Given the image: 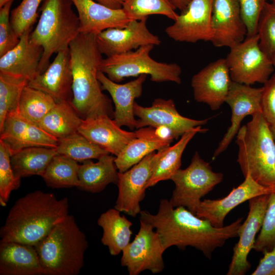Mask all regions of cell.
I'll list each match as a JSON object with an SVG mask.
<instances>
[{
  "mask_svg": "<svg viewBox=\"0 0 275 275\" xmlns=\"http://www.w3.org/2000/svg\"><path fill=\"white\" fill-rule=\"evenodd\" d=\"M140 220L152 225L165 250L172 246L184 250L191 246L211 259L213 252L227 240L238 237L242 218L221 228L213 226L183 206L174 207L169 200L160 201L157 213L141 211Z\"/></svg>",
  "mask_w": 275,
  "mask_h": 275,
  "instance_id": "1",
  "label": "cell"
},
{
  "mask_svg": "<svg viewBox=\"0 0 275 275\" xmlns=\"http://www.w3.org/2000/svg\"><path fill=\"white\" fill-rule=\"evenodd\" d=\"M69 202L36 190L18 199L1 228V241L35 246L68 215Z\"/></svg>",
  "mask_w": 275,
  "mask_h": 275,
  "instance_id": "2",
  "label": "cell"
},
{
  "mask_svg": "<svg viewBox=\"0 0 275 275\" xmlns=\"http://www.w3.org/2000/svg\"><path fill=\"white\" fill-rule=\"evenodd\" d=\"M96 36L79 33L69 45L72 73L71 102L83 119L114 115L111 101L102 93L97 77L103 58Z\"/></svg>",
  "mask_w": 275,
  "mask_h": 275,
  "instance_id": "3",
  "label": "cell"
},
{
  "mask_svg": "<svg viewBox=\"0 0 275 275\" xmlns=\"http://www.w3.org/2000/svg\"><path fill=\"white\" fill-rule=\"evenodd\" d=\"M35 247L43 275H77L88 242L74 216L68 214Z\"/></svg>",
  "mask_w": 275,
  "mask_h": 275,
  "instance_id": "4",
  "label": "cell"
},
{
  "mask_svg": "<svg viewBox=\"0 0 275 275\" xmlns=\"http://www.w3.org/2000/svg\"><path fill=\"white\" fill-rule=\"evenodd\" d=\"M236 143L237 161L244 177L249 174L259 184L275 189V141L261 112L240 128Z\"/></svg>",
  "mask_w": 275,
  "mask_h": 275,
  "instance_id": "5",
  "label": "cell"
},
{
  "mask_svg": "<svg viewBox=\"0 0 275 275\" xmlns=\"http://www.w3.org/2000/svg\"><path fill=\"white\" fill-rule=\"evenodd\" d=\"M71 0H44L38 23L30 35V40L42 47L39 74L45 71L53 53L69 48L80 33L77 15Z\"/></svg>",
  "mask_w": 275,
  "mask_h": 275,
  "instance_id": "6",
  "label": "cell"
},
{
  "mask_svg": "<svg viewBox=\"0 0 275 275\" xmlns=\"http://www.w3.org/2000/svg\"><path fill=\"white\" fill-rule=\"evenodd\" d=\"M153 45H147L129 52L107 57L103 59L99 71L113 81L119 82L124 78L149 75L150 80L161 82H181L180 66L175 63L159 62L150 56Z\"/></svg>",
  "mask_w": 275,
  "mask_h": 275,
  "instance_id": "7",
  "label": "cell"
},
{
  "mask_svg": "<svg viewBox=\"0 0 275 275\" xmlns=\"http://www.w3.org/2000/svg\"><path fill=\"white\" fill-rule=\"evenodd\" d=\"M223 177L196 152L189 165L179 169L171 178L175 187L169 201L174 207L183 206L196 214L201 198L220 183Z\"/></svg>",
  "mask_w": 275,
  "mask_h": 275,
  "instance_id": "8",
  "label": "cell"
},
{
  "mask_svg": "<svg viewBox=\"0 0 275 275\" xmlns=\"http://www.w3.org/2000/svg\"><path fill=\"white\" fill-rule=\"evenodd\" d=\"M226 60L232 81L265 84L274 71L271 58L261 49L257 34L230 48Z\"/></svg>",
  "mask_w": 275,
  "mask_h": 275,
  "instance_id": "9",
  "label": "cell"
},
{
  "mask_svg": "<svg viewBox=\"0 0 275 275\" xmlns=\"http://www.w3.org/2000/svg\"><path fill=\"white\" fill-rule=\"evenodd\" d=\"M140 221L138 234L122 252L121 264L127 268L129 275H138L146 270L160 273L164 268L162 255L165 250L153 227Z\"/></svg>",
  "mask_w": 275,
  "mask_h": 275,
  "instance_id": "10",
  "label": "cell"
},
{
  "mask_svg": "<svg viewBox=\"0 0 275 275\" xmlns=\"http://www.w3.org/2000/svg\"><path fill=\"white\" fill-rule=\"evenodd\" d=\"M161 149L157 152L150 153L128 170L119 172L118 195L115 209L132 217L140 214V203L145 197L147 185L160 155Z\"/></svg>",
  "mask_w": 275,
  "mask_h": 275,
  "instance_id": "11",
  "label": "cell"
},
{
  "mask_svg": "<svg viewBox=\"0 0 275 275\" xmlns=\"http://www.w3.org/2000/svg\"><path fill=\"white\" fill-rule=\"evenodd\" d=\"M213 0H191L173 24L166 28L165 33L177 42L195 43L199 41H211L213 36Z\"/></svg>",
  "mask_w": 275,
  "mask_h": 275,
  "instance_id": "12",
  "label": "cell"
},
{
  "mask_svg": "<svg viewBox=\"0 0 275 275\" xmlns=\"http://www.w3.org/2000/svg\"><path fill=\"white\" fill-rule=\"evenodd\" d=\"M269 195H262L249 200V213L239 227V240L233 248L227 275H244L250 269L251 264L248 257L254 248L256 235L262 227Z\"/></svg>",
  "mask_w": 275,
  "mask_h": 275,
  "instance_id": "13",
  "label": "cell"
},
{
  "mask_svg": "<svg viewBox=\"0 0 275 275\" xmlns=\"http://www.w3.org/2000/svg\"><path fill=\"white\" fill-rule=\"evenodd\" d=\"M232 81L226 58L219 59L193 76L191 86L194 99L216 111L226 102Z\"/></svg>",
  "mask_w": 275,
  "mask_h": 275,
  "instance_id": "14",
  "label": "cell"
},
{
  "mask_svg": "<svg viewBox=\"0 0 275 275\" xmlns=\"http://www.w3.org/2000/svg\"><path fill=\"white\" fill-rule=\"evenodd\" d=\"M147 20H131L123 28H110L97 34L96 40L101 53L109 57L145 45H159L161 41L148 30Z\"/></svg>",
  "mask_w": 275,
  "mask_h": 275,
  "instance_id": "15",
  "label": "cell"
},
{
  "mask_svg": "<svg viewBox=\"0 0 275 275\" xmlns=\"http://www.w3.org/2000/svg\"><path fill=\"white\" fill-rule=\"evenodd\" d=\"M263 90V87L254 88L251 85L232 81L225 102L231 109V124L215 149L213 159L227 149L247 116L262 113Z\"/></svg>",
  "mask_w": 275,
  "mask_h": 275,
  "instance_id": "16",
  "label": "cell"
},
{
  "mask_svg": "<svg viewBox=\"0 0 275 275\" xmlns=\"http://www.w3.org/2000/svg\"><path fill=\"white\" fill-rule=\"evenodd\" d=\"M274 192L275 189L259 184L248 174L244 180L224 198L201 201L196 214L209 221L213 226L221 228L224 226L227 214L238 205L252 198Z\"/></svg>",
  "mask_w": 275,
  "mask_h": 275,
  "instance_id": "17",
  "label": "cell"
},
{
  "mask_svg": "<svg viewBox=\"0 0 275 275\" xmlns=\"http://www.w3.org/2000/svg\"><path fill=\"white\" fill-rule=\"evenodd\" d=\"M0 140L11 155L29 147L56 148L59 140L24 118L18 111L9 113L0 130Z\"/></svg>",
  "mask_w": 275,
  "mask_h": 275,
  "instance_id": "18",
  "label": "cell"
},
{
  "mask_svg": "<svg viewBox=\"0 0 275 275\" xmlns=\"http://www.w3.org/2000/svg\"><path fill=\"white\" fill-rule=\"evenodd\" d=\"M133 112L138 117L136 129L146 126H165L179 137L199 126L206 124L210 119L195 120L181 115L171 99H155L149 107L142 106L135 102Z\"/></svg>",
  "mask_w": 275,
  "mask_h": 275,
  "instance_id": "19",
  "label": "cell"
},
{
  "mask_svg": "<svg viewBox=\"0 0 275 275\" xmlns=\"http://www.w3.org/2000/svg\"><path fill=\"white\" fill-rule=\"evenodd\" d=\"M213 36L211 42L217 47L230 48L242 42L247 30L238 0H213L211 16Z\"/></svg>",
  "mask_w": 275,
  "mask_h": 275,
  "instance_id": "20",
  "label": "cell"
},
{
  "mask_svg": "<svg viewBox=\"0 0 275 275\" xmlns=\"http://www.w3.org/2000/svg\"><path fill=\"white\" fill-rule=\"evenodd\" d=\"M28 85L51 96L56 101L72 98V73L69 48L61 50L43 72L30 80Z\"/></svg>",
  "mask_w": 275,
  "mask_h": 275,
  "instance_id": "21",
  "label": "cell"
},
{
  "mask_svg": "<svg viewBox=\"0 0 275 275\" xmlns=\"http://www.w3.org/2000/svg\"><path fill=\"white\" fill-rule=\"evenodd\" d=\"M147 76L142 74L134 80L119 84L98 71L97 77L102 89L109 93L114 103V120L119 126H125L130 129L136 128L137 120L133 112L134 100L142 95L143 85Z\"/></svg>",
  "mask_w": 275,
  "mask_h": 275,
  "instance_id": "22",
  "label": "cell"
},
{
  "mask_svg": "<svg viewBox=\"0 0 275 275\" xmlns=\"http://www.w3.org/2000/svg\"><path fill=\"white\" fill-rule=\"evenodd\" d=\"M78 132L115 156L136 137L135 131L122 129L107 115L83 119Z\"/></svg>",
  "mask_w": 275,
  "mask_h": 275,
  "instance_id": "23",
  "label": "cell"
},
{
  "mask_svg": "<svg viewBox=\"0 0 275 275\" xmlns=\"http://www.w3.org/2000/svg\"><path fill=\"white\" fill-rule=\"evenodd\" d=\"M79 21V33L97 35L110 28H123L130 21L122 8L113 9L94 0H71Z\"/></svg>",
  "mask_w": 275,
  "mask_h": 275,
  "instance_id": "24",
  "label": "cell"
},
{
  "mask_svg": "<svg viewBox=\"0 0 275 275\" xmlns=\"http://www.w3.org/2000/svg\"><path fill=\"white\" fill-rule=\"evenodd\" d=\"M30 30L20 37L19 43L0 57V72L20 77L29 81L39 74L43 49L30 38Z\"/></svg>",
  "mask_w": 275,
  "mask_h": 275,
  "instance_id": "25",
  "label": "cell"
},
{
  "mask_svg": "<svg viewBox=\"0 0 275 275\" xmlns=\"http://www.w3.org/2000/svg\"><path fill=\"white\" fill-rule=\"evenodd\" d=\"M0 274L43 275L35 246L1 241Z\"/></svg>",
  "mask_w": 275,
  "mask_h": 275,
  "instance_id": "26",
  "label": "cell"
},
{
  "mask_svg": "<svg viewBox=\"0 0 275 275\" xmlns=\"http://www.w3.org/2000/svg\"><path fill=\"white\" fill-rule=\"evenodd\" d=\"M115 156L107 154L94 162L91 160L79 166L78 188L92 193H100L108 184L117 185L119 171L115 162Z\"/></svg>",
  "mask_w": 275,
  "mask_h": 275,
  "instance_id": "27",
  "label": "cell"
},
{
  "mask_svg": "<svg viewBox=\"0 0 275 275\" xmlns=\"http://www.w3.org/2000/svg\"><path fill=\"white\" fill-rule=\"evenodd\" d=\"M120 211L111 208L102 213L97 220L98 225L103 230L101 239L112 256L119 255L129 243L132 225Z\"/></svg>",
  "mask_w": 275,
  "mask_h": 275,
  "instance_id": "28",
  "label": "cell"
},
{
  "mask_svg": "<svg viewBox=\"0 0 275 275\" xmlns=\"http://www.w3.org/2000/svg\"><path fill=\"white\" fill-rule=\"evenodd\" d=\"M208 129L199 126L184 133L174 145L162 148L147 188L153 186L160 181L171 179L180 169L182 155L188 143L197 133H204Z\"/></svg>",
  "mask_w": 275,
  "mask_h": 275,
  "instance_id": "29",
  "label": "cell"
},
{
  "mask_svg": "<svg viewBox=\"0 0 275 275\" xmlns=\"http://www.w3.org/2000/svg\"><path fill=\"white\" fill-rule=\"evenodd\" d=\"M135 132L136 137L115 156V162L120 173L128 170L150 153L171 144L157 139L147 127L137 129Z\"/></svg>",
  "mask_w": 275,
  "mask_h": 275,
  "instance_id": "30",
  "label": "cell"
},
{
  "mask_svg": "<svg viewBox=\"0 0 275 275\" xmlns=\"http://www.w3.org/2000/svg\"><path fill=\"white\" fill-rule=\"evenodd\" d=\"M82 120L71 101L66 100L57 102L38 126L59 140L77 132Z\"/></svg>",
  "mask_w": 275,
  "mask_h": 275,
  "instance_id": "31",
  "label": "cell"
},
{
  "mask_svg": "<svg viewBox=\"0 0 275 275\" xmlns=\"http://www.w3.org/2000/svg\"><path fill=\"white\" fill-rule=\"evenodd\" d=\"M57 154L56 148L29 147L12 155L10 162L14 173L18 177L41 176Z\"/></svg>",
  "mask_w": 275,
  "mask_h": 275,
  "instance_id": "32",
  "label": "cell"
},
{
  "mask_svg": "<svg viewBox=\"0 0 275 275\" xmlns=\"http://www.w3.org/2000/svg\"><path fill=\"white\" fill-rule=\"evenodd\" d=\"M79 164L65 155L57 154L52 159L41 176L51 188L78 187Z\"/></svg>",
  "mask_w": 275,
  "mask_h": 275,
  "instance_id": "33",
  "label": "cell"
},
{
  "mask_svg": "<svg viewBox=\"0 0 275 275\" xmlns=\"http://www.w3.org/2000/svg\"><path fill=\"white\" fill-rule=\"evenodd\" d=\"M56 103L48 94L27 85L22 91L18 111L26 120L38 125Z\"/></svg>",
  "mask_w": 275,
  "mask_h": 275,
  "instance_id": "34",
  "label": "cell"
},
{
  "mask_svg": "<svg viewBox=\"0 0 275 275\" xmlns=\"http://www.w3.org/2000/svg\"><path fill=\"white\" fill-rule=\"evenodd\" d=\"M56 149L58 154L80 162L98 159L102 156L109 154L78 131L59 139Z\"/></svg>",
  "mask_w": 275,
  "mask_h": 275,
  "instance_id": "35",
  "label": "cell"
},
{
  "mask_svg": "<svg viewBox=\"0 0 275 275\" xmlns=\"http://www.w3.org/2000/svg\"><path fill=\"white\" fill-rule=\"evenodd\" d=\"M122 8L131 20L161 15L174 21L178 15L170 0H124Z\"/></svg>",
  "mask_w": 275,
  "mask_h": 275,
  "instance_id": "36",
  "label": "cell"
},
{
  "mask_svg": "<svg viewBox=\"0 0 275 275\" xmlns=\"http://www.w3.org/2000/svg\"><path fill=\"white\" fill-rule=\"evenodd\" d=\"M28 82L24 78L0 72V130L7 115L18 111L22 91Z\"/></svg>",
  "mask_w": 275,
  "mask_h": 275,
  "instance_id": "37",
  "label": "cell"
},
{
  "mask_svg": "<svg viewBox=\"0 0 275 275\" xmlns=\"http://www.w3.org/2000/svg\"><path fill=\"white\" fill-rule=\"evenodd\" d=\"M11 154L6 145L0 140V204L7 205L11 192L17 189L21 178L17 177L10 162Z\"/></svg>",
  "mask_w": 275,
  "mask_h": 275,
  "instance_id": "38",
  "label": "cell"
},
{
  "mask_svg": "<svg viewBox=\"0 0 275 275\" xmlns=\"http://www.w3.org/2000/svg\"><path fill=\"white\" fill-rule=\"evenodd\" d=\"M43 0H22L11 11L10 22L16 34L20 38L32 30L38 17V10Z\"/></svg>",
  "mask_w": 275,
  "mask_h": 275,
  "instance_id": "39",
  "label": "cell"
},
{
  "mask_svg": "<svg viewBox=\"0 0 275 275\" xmlns=\"http://www.w3.org/2000/svg\"><path fill=\"white\" fill-rule=\"evenodd\" d=\"M257 34L261 49L271 58L275 53V9L272 3L267 2L261 14Z\"/></svg>",
  "mask_w": 275,
  "mask_h": 275,
  "instance_id": "40",
  "label": "cell"
},
{
  "mask_svg": "<svg viewBox=\"0 0 275 275\" xmlns=\"http://www.w3.org/2000/svg\"><path fill=\"white\" fill-rule=\"evenodd\" d=\"M275 245V192L269 195L263 224L253 249L263 253Z\"/></svg>",
  "mask_w": 275,
  "mask_h": 275,
  "instance_id": "41",
  "label": "cell"
},
{
  "mask_svg": "<svg viewBox=\"0 0 275 275\" xmlns=\"http://www.w3.org/2000/svg\"><path fill=\"white\" fill-rule=\"evenodd\" d=\"M13 2L10 1L0 8V57L13 48L20 40L10 22Z\"/></svg>",
  "mask_w": 275,
  "mask_h": 275,
  "instance_id": "42",
  "label": "cell"
},
{
  "mask_svg": "<svg viewBox=\"0 0 275 275\" xmlns=\"http://www.w3.org/2000/svg\"><path fill=\"white\" fill-rule=\"evenodd\" d=\"M242 19L247 30V36L257 34L258 21L268 0H238Z\"/></svg>",
  "mask_w": 275,
  "mask_h": 275,
  "instance_id": "43",
  "label": "cell"
},
{
  "mask_svg": "<svg viewBox=\"0 0 275 275\" xmlns=\"http://www.w3.org/2000/svg\"><path fill=\"white\" fill-rule=\"evenodd\" d=\"M262 96V113L271 126H275V74L264 84Z\"/></svg>",
  "mask_w": 275,
  "mask_h": 275,
  "instance_id": "44",
  "label": "cell"
},
{
  "mask_svg": "<svg viewBox=\"0 0 275 275\" xmlns=\"http://www.w3.org/2000/svg\"><path fill=\"white\" fill-rule=\"evenodd\" d=\"M263 257L252 275H275V245L269 251H264Z\"/></svg>",
  "mask_w": 275,
  "mask_h": 275,
  "instance_id": "45",
  "label": "cell"
},
{
  "mask_svg": "<svg viewBox=\"0 0 275 275\" xmlns=\"http://www.w3.org/2000/svg\"><path fill=\"white\" fill-rule=\"evenodd\" d=\"M95 1L113 9H121L124 0H95Z\"/></svg>",
  "mask_w": 275,
  "mask_h": 275,
  "instance_id": "46",
  "label": "cell"
},
{
  "mask_svg": "<svg viewBox=\"0 0 275 275\" xmlns=\"http://www.w3.org/2000/svg\"><path fill=\"white\" fill-rule=\"evenodd\" d=\"M176 9L183 12L187 7L191 0H170Z\"/></svg>",
  "mask_w": 275,
  "mask_h": 275,
  "instance_id": "47",
  "label": "cell"
},
{
  "mask_svg": "<svg viewBox=\"0 0 275 275\" xmlns=\"http://www.w3.org/2000/svg\"><path fill=\"white\" fill-rule=\"evenodd\" d=\"M14 0H0V8L3 7L6 4L8 3L10 1Z\"/></svg>",
  "mask_w": 275,
  "mask_h": 275,
  "instance_id": "48",
  "label": "cell"
},
{
  "mask_svg": "<svg viewBox=\"0 0 275 275\" xmlns=\"http://www.w3.org/2000/svg\"><path fill=\"white\" fill-rule=\"evenodd\" d=\"M271 61H272V62L273 68H274V74H275V53H274V54L271 57Z\"/></svg>",
  "mask_w": 275,
  "mask_h": 275,
  "instance_id": "49",
  "label": "cell"
},
{
  "mask_svg": "<svg viewBox=\"0 0 275 275\" xmlns=\"http://www.w3.org/2000/svg\"><path fill=\"white\" fill-rule=\"evenodd\" d=\"M270 128H271V130L274 141H275V126H270Z\"/></svg>",
  "mask_w": 275,
  "mask_h": 275,
  "instance_id": "50",
  "label": "cell"
},
{
  "mask_svg": "<svg viewBox=\"0 0 275 275\" xmlns=\"http://www.w3.org/2000/svg\"><path fill=\"white\" fill-rule=\"evenodd\" d=\"M272 5H273V7H274V8L275 9V2H272Z\"/></svg>",
  "mask_w": 275,
  "mask_h": 275,
  "instance_id": "51",
  "label": "cell"
},
{
  "mask_svg": "<svg viewBox=\"0 0 275 275\" xmlns=\"http://www.w3.org/2000/svg\"><path fill=\"white\" fill-rule=\"evenodd\" d=\"M272 2H275V0H271Z\"/></svg>",
  "mask_w": 275,
  "mask_h": 275,
  "instance_id": "52",
  "label": "cell"
}]
</instances>
